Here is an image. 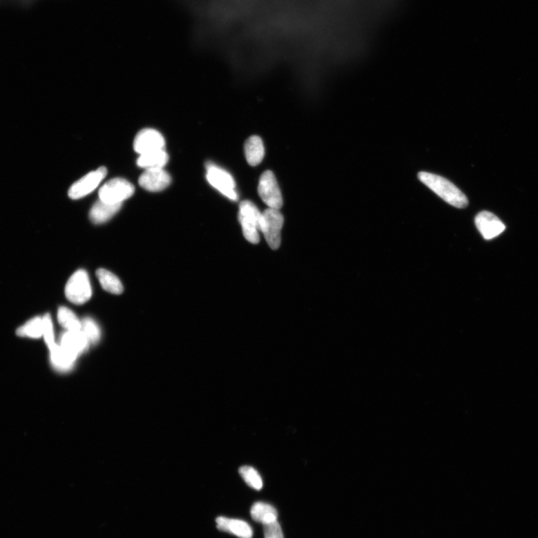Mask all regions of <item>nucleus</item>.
<instances>
[{"instance_id": "393cba45", "label": "nucleus", "mask_w": 538, "mask_h": 538, "mask_svg": "<svg viewBox=\"0 0 538 538\" xmlns=\"http://www.w3.org/2000/svg\"><path fill=\"white\" fill-rule=\"evenodd\" d=\"M265 538H285L281 526L278 521L263 525Z\"/></svg>"}, {"instance_id": "f3484780", "label": "nucleus", "mask_w": 538, "mask_h": 538, "mask_svg": "<svg viewBox=\"0 0 538 538\" xmlns=\"http://www.w3.org/2000/svg\"><path fill=\"white\" fill-rule=\"evenodd\" d=\"M251 515L254 521L263 525L278 521V512L276 508L262 501L253 505Z\"/></svg>"}, {"instance_id": "20e7f679", "label": "nucleus", "mask_w": 538, "mask_h": 538, "mask_svg": "<svg viewBox=\"0 0 538 538\" xmlns=\"http://www.w3.org/2000/svg\"><path fill=\"white\" fill-rule=\"evenodd\" d=\"M66 296L73 304L81 305L86 303L93 296L88 273L80 269L73 273L66 286Z\"/></svg>"}, {"instance_id": "423d86ee", "label": "nucleus", "mask_w": 538, "mask_h": 538, "mask_svg": "<svg viewBox=\"0 0 538 538\" xmlns=\"http://www.w3.org/2000/svg\"><path fill=\"white\" fill-rule=\"evenodd\" d=\"M206 171V179L209 184L227 198L232 200L238 199L234 179L229 173L211 162L207 163Z\"/></svg>"}, {"instance_id": "4468645a", "label": "nucleus", "mask_w": 538, "mask_h": 538, "mask_svg": "<svg viewBox=\"0 0 538 538\" xmlns=\"http://www.w3.org/2000/svg\"><path fill=\"white\" fill-rule=\"evenodd\" d=\"M122 206V204H109L99 200L90 209V220L96 224H104L111 220Z\"/></svg>"}, {"instance_id": "1a4fd4ad", "label": "nucleus", "mask_w": 538, "mask_h": 538, "mask_svg": "<svg viewBox=\"0 0 538 538\" xmlns=\"http://www.w3.org/2000/svg\"><path fill=\"white\" fill-rule=\"evenodd\" d=\"M166 141L156 130L144 129L135 136L133 148L136 153L143 155L153 151L165 150Z\"/></svg>"}, {"instance_id": "f03ea898", "label": "nucleus", "mask_w": 538, "mask_h": 538, "mask_svg": "<svg viewBox=\"0 0 538 538\" xmlns=\"http://www.w3.org/2000/svg\"><path fill=\"white\" fill-rule=\"evenodd\" d=\"M262 213L249 200H244L240 206L239 220L246 240L252 244L260 242Z\"/></svg>"}, {"instance_id": "f8f14e48", "label": "nucleus", "mask_w": 538, "mask_h": 538, "mask_svg": "<svg viewBox=\"0 0 538 538\" xmlns=\"http://www.w3.org/2000/svg\"><path fill=\"white\" fill-rule=\"evenodd\" d=\"M218 530L231 533L240 538H252L253 530L251 526L242 519L220 517L216 519Z\"/></svg>"}, {"instance_id": "ddd939ff", "label": "nucleus", "mask_w": 538, "mask_h": 538, "mask_svg": "<svg viewBox=\"0 0 538 538\" xmlns=\"http://www.w3.org/2000/svg\"><path fill=\"white\" fill-rule=\"evenodd\" d=\"M89 343L86 337L81 331L68 332L64 333L61 337L60 346L64 349L78 356L88 347Z\"/></svg>"}, {"instance_id": "0eeeda50", "label": "nucleus", "mask_w": 538, "mask_h": 538, "mask_svg": "<svg viewBox=\"0 0 538 538\" xmlns=\"http://www.w3.org/2000/svg\"><path fill=\"white\" fill-rule=\"evenodd\" d=\"M258 193L262 202L269 208L280 209L282 206L281 191L275 175L267 171L261 175L259 181Z\"/></svg>"}, {"instance_id": "9b49d317", "label": "nucleus", "mask_w": 538, "mask_h": 538, "mask_svg": "<svg viewBox=\"0 0 538 538\" xmlns=\"http://www.w3.org/2000/svg\"><path fill=\"white\" fill-rule=\"evenodd\" d=\"M140 186L149 191H160L171 184V178L163 169H147L140 177Z\"/></svg>"}, {"instance_id": "7ed1b4c3", "label": "nucleus", "mask_w": 538, "mask_h": 538, "mask_svg": "<svg viewBox=\"0 0 538 538\" xmlns=\"http://www.w3.org/2000/svg\"><path fill=\"white\" fill-rule=\"evenodd\" d=\"M285 218L279 209L269 208L262 213L260 232L273 250H277L281 242V230Z\"/></svg>"}, {"instance_id": "f257e3e1", "label": "nucleus", "mask_w": 538, "mask_h": 538, "mask_svg": "<svg viewBox=\"0 0 538 538\" xmlns=\"http://www.w3.org/2000/svg\"><path fill=\"white\" fill-rule=\"evenodd\" d=\"M418 177L423 184L432 190L446 203L459 209L468 206L467 196L448 180L427 172L419 173Z\"/></svg>"}, {"instance_id": "aec40b11", "label": "nucleus", "mask_w": 538, "mask_h": 538, "mask_svg": "<svg viewBox=\"0 0 538 538\" xmlns=\"http://www.w3.org/2000/svg\"><path fill=\"white\" fill-rule=\"evenodd\" d=\"M43 317H34L17 328V336L30 339H39L43 336Z\"/></svg>"}, {"instance_id": "6e6552de", "label": "nucleus", "mask_w": 538, "mask_h": 538, "mask_svg": "<svg viewBox=\"0 0 538 538\" xmlns=\"http://www.w3.org/2000/svg\"><path fill=\"white\" fill-rule=\"evenodd\" d=\"M106 175L107 170L105 167H100L88 173L70 186L68 191L69 197L74 200L86 197L98 187Z\"/></svg>"}, {"instance_id": "b1692460", "label": "nucleus", "mask_w": 538, "mask_h": 538, "mask_svg": "<svg viewBox=\"0 0 538 538\" xmlns=\"http://www.w3.org/2000/svg\"><path fill=\"white\" fill-rule=\"evenodd\" d=\"M43 337L46 344L48 345L49 349L56 345L55 342L53 325L50 314H46L43 316Z\"/></svg>"}, {"instance_id": "39448f33", "label": "nucleus", "mask_w": 538, "mask_h": 538, "mask_svg": "<svg viewBox=\"0 0 538 538\" xmlns=\"http://www.w3.org/2000/svg\"><path fill=\"white\" fill-rule=\"evenodd\" d=\"M135 193V188L129 181L115 178L105 184L99 191V198L102 202L109 204H122Z\"/></svg>"}, {"instance_id": "2eb2a0df", "label": "nucleus", "mask_w": 538, "mask_h": 538, "mask_svg": "<svg viewBox=\"0 0 538 538\" xmlns=\"http://www.w3.org/2000/svg\"><path fill=\"white\" fill-rule=\"evenodd\" d=\"M244 153L246 160L250 166H257L259 165L265 156V148H264L263 142L259 136H251L246 141Z\"/></svg>"}, {"instance_id": "6ab92c4d", "label": "nucleus", "mask_w": 538, "mask_h": 538, "mask_svg": "<svg viewBox=\"0 0 538 538\" xmlns=\"http://www.w3.org/2000/svg\"><path fill=\"white\" fill-rule=\"evenodd\" d=\"M97 277L100 285L108 293L121 295L124 291L122 282L113 273L104 269L97 271Z\"/></svg>"}, {"instance_id": "5701e85b", "label": "nucleus", "mask_w": 538, "mask_h": 538, "mask_svg": "<svg viewBox=\"0 0 538 538\" xmlns=\"http://www.w3.org/2000/svg\"><path fill=\"white\" fill-rule=\"evenodd\" d=\"M240 474L251 488L260 490L262 488L263 483L259 472L252 467L243 466L240 469Z\"/></svg>"}, {"instance_id": "9d476101", "label": "nucleus", "mask_w": 538, "mask_h": 538, "mask_svg": "<svg viewBox=\"0 0 538 538\" xmlns=\"http://www.w3.org/2000/svg\"><path fill=\"white\" fill-rule=\"evenodd\" d=\"M476 226L484 239L487 240L496 238L506 230V225L494 214L483 211L475 218Z\"/></svg>"}, {"instance_id": "a211bd4d", "label": "nucleus", "mask_w": 538, "mask_h": 538, "mask_svg": "<svg viewBox=\"0 0 538 538\" xmlns=\"http://www.w3.org/2000/svg\"><path fill=\"white\" fill-rule=\"evenodd\" d=\"M50 351L53 366L59 370L66 371L71 368L77 358L57 344L50 349Z\"/></svg>"}, {"instance_id": "412c9836", "label": "nucleus", "mask_w": 538, "mask_h": 538, "mask_svg": "<svg viewBox=\"0 0 538 538\" xmlns=\"http://www.w3.org/2000/svg\"><path fill=\"white\" fill-rule=\"evenodd\" d=\"M57 318L59 323L68 332H79L81 322L76 314L68 307H61L58 309Z\"/></svg>"}, {"instance_id": "dca6fc26", "label": "nucleus", "mask_w": 538, "mask_h": 538, "mask_svg": "<svg viewBox=\"0 0 538 538\" xmlns=\"http://www.w3.org/2000/svg\"><path fill=\"white\" fill-rule=\"evenodd\" d=\"M169 162V155L165 150H160L140 155L137 160L138 166L145 170L163 169Z\"/></svg>"}, {"instance_id": "4be33fe9", "label": "nucleus", "mask_w": 538, "mask_h": 538, "mask_svg": "<svg viewBox=\"0 0 538 538\" xmlns=\"http://www.w3.org/2000/svg\"><path fill=\"white\" fill-rule=\"evenodd\" d=\"M81 332L84 333L89 343H97L102 336L99 327L94 319L90 317L85 318L81 321Z\"/></svg>"}]
</instances>
